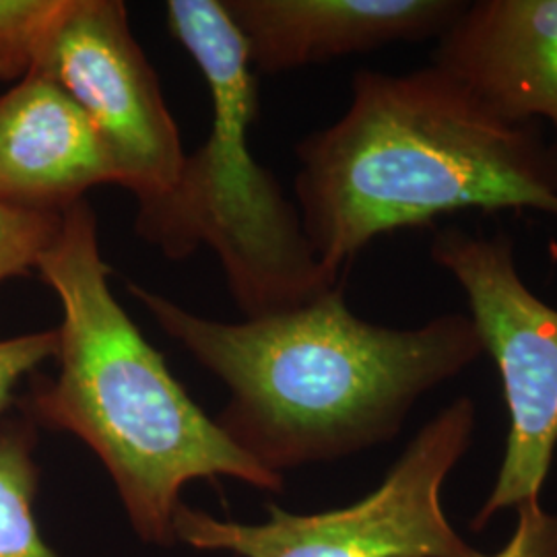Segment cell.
<instances>
[{
	"mask_svg": "<svg viewBox=\"0 0 557 557\" xmlns=\"http://www.w3.org/2000/svg\"><path fill=\"white\" fill-rule=\"evenodd\" d=\"M128 289L230 388L221 430L275 475L395 438L419 398L485 354L465 314L405 331L380 326L349 310L343 283L242 322L205 319L137 283Z\"/></svg>",
	"mask_w": 557,
	"mask_h": 557,
	"instance_id": "obj_1",
	"label": "cell"
},
{
	"mask_svg": "<svg viewBox=\"0 0 557 557\" xmlns=\"http://www.w3.org/2000/svg\"><path fill=\"white\" fill-rule=\"evenodd\" d=\"M296 151L301 225L337 275L372 239L448 213L557 218V140L535 122L499 116L434 64L358 71L347 112Z\"/></svg>",
	"mask_w": 557,
	"mask_h": 557,
	"instance_id": "obj_2",
	"label": "cell"
},
{
	"mask_svg": "<svg viewBox=\"0 0 557 557\" xmlns=\"http://www.w3.org/2000/svg\"><path fill=\"white\" fill-rule=\"evenodd\" d=\"M36 269L62 308L59 374L34 380L23 416L77 436L98 455L140 541L176 543L180 494L195 479L283 490L281 475L248 457L202 413L114 298L98 218L87 200L62 213L59 234Z\"/></svg>",
	"mask_w": 557,
	"mask_h": 557,
	"instance_id": "obj_3",
	"label": "cell"
},
{
	"mask_svg": "<svg viewBox=\"0 0 557 557\" xmlns=\"http://www.w3.org/2000/svg\"><path fill=\"white\" fill-rule=\"evenodd\" d=\"M168 25L197 62L211 98V128L186 156L176 186L139 207L137 234L180 260L209 246L244 319L294 310L341 283L320 262L298 207L259 165L248 131L259 112L257 73L218 0H170Z\"/></svg>",
	"mask_w": 557,
	"mask_h": 557,
	"instance_id": "obj_4",
	"label": "cell"
},
{
	"mask_svg": "<svg viewBox=\"0 0 557 557\" xmlns=\"http://www.w3.org/2000/svg\"><path fill=\"white\" fill-rule=\"evenodd\" d=\"M471 398L453 400L405 448L379 487L351 506L299 517L269 504L260 524L220 520L180 504L174 539L239 557H467L442 508V487L475 432Z\"/></svg>",
	"mask_w": 557,
	"mask_h": 557,
	"instance_id": "obj_5",
	"label": "cell"
},
{
	"mask_svg": "<svg viewBox=\"0 0 557 557\" xmlns=\"http://www.w3.org/2000/svg\"><path fill=\"white\" fill-rule=\"evenodd\" d=\"M432 259L457 278L483 351L496 361L508 409V438L498 481L473 529L499 510L541 498L557 446V310L518 275L512 239L446 227Z\"/></svg>",
	"mask_w": 557,
	"mask_h": 557,
	"instance_id": "obj_6",
	"label": "cell"
},
{
	"mask_svg": "<svg viewBox=\"0 0 557 557\" xmlns=\"http://www.w3.org/2000/svg\"><path fill=\"white\" fill-rule=\"evenodd\" d=\"M59 83L91 122L114 184L139 207L165 197L186 153L160 77L133 36L120 0H64L34 64Z\"/></svg>",
	"mask_w": 557,
	"mask_h": 557,
	"instance_id": "obj_7",
	"label": "cell"
},
{
	"mask_svg": "<svg viewBox=\"0 0 557 557\" xmlns=\"http://www.w3.org/2000/svg\"><path fill=\"white\" fill-rule=\"evenodd\" d=\"M255 73L277 75L398 41L440 38L457 0H225Z\"/></svg>",
	"mask_w": 557,
	"mask_h": 557,
	"instance_id": "obj_8",
	"label": "cell"
},
{
	"mask_svg": "<svg viewBox=\"0 0 557 557\" xmlns=\"http://www.w3.org/2000/svg\"><path fill=\"white\" fill-rule=\"evenodd\" d=\"M434 66L499 116L557 133V0L467 2L440 36Z\"/></svg>",
	"mask_w": 557,
	"mask_h": 557,
	"instance_id": "obj_9",
	"label": "cell"
},
{
	"mask_svg": "<svg viewBox=\"0 0 557 557\" xmlns=\"http://www.w3.org/2000/svg\"><path fill=\"white\" fill-rule=\"evenodd\" d=\"M100 184H114L112 165L59 83L32 71L0 94L2 205L60 215Z\"/></svg>",
	"mask_w": 557,
	"mask_h": 557,
	"instance_id": "obj_10",
	"label": "cell"
},
{
	"mask_svg": "<svg viewBox=\"0 0 557 557\" xmlns=\"http://www.w3.org/2000/svg\"><path fill=\"white\" fill-rule=\"evenodd\" d=\"M36 442V423L27 416L0 428V557H59L46 545L34 517L40 485Z\"/></svg>",
	"mask_w": 557,
	"mask_h": 557,
	"instance_id": "obj_11",
	"label": "cell"
},
{
	"mask_svg": "<svg viewBox=\"0 0 557 557\" xmlns=\"http://www.w3.org/2000/svg\"><path fill=\"white\" fill-rule=\"evenodd\" d=\"M64 0H0V81L32 73Z\"/></svg>",
	"mask_w": 557,
	"mask_h": 557,
	"instance_id": "obj_12",
	"label": "cell"
},
{
	"mask_svg": "<svg viewBox=\"0 0 557 557\" xmlns=\"http://www.w3.org/2000/svg\"><path fill=\"white\" fill-rule=\"evenodd\" d=\"M60 215L21 211L0 202V283L27 275L57 238Z\"/></svg>",
	"mask_w": 557,
	"mask_h": 557,
	"instance_id": "obj_13",
	"label": "cell"
},
{
	"mask_svg": "<svg viewBox=\"0 0 557 557\" xmlns=\"http://www.w3.org/2000/svg\"><path fill=\"white\" fill-rule=\"evenodd\" d=\"M57 331L0 338V416L13 403L21 380L36 372L46 359L57 358Z\"/></svg>",
	"mask_w": 557,
	"mask_h": 557,
	"instance_id": "obj_14",
	"label": "cell"
},
{
	"mask_svg": "<svg viewBox=\"0 0 557 557\" xmlns=\"http://www.w3.org/2000/svg\"><path fill=\"white\" fill-rule=\"evenodd\" d=\"M517 515V531L498 554L467 557H557V515L545 512L539 502L518 506Z\"/></svg>",
	"mask_w": 557,
	"mask_h": 557,
	"instance_id": "obj_15",
	"label": "cell"
}]
</instances>
